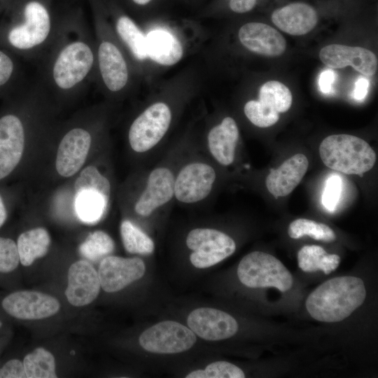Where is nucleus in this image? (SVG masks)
I'll return each instance as SVG.
<instances>
[{
    "label": "nucleus",
    "mask_w": 378,
    "mask_h": 378,
    "mask_svg": "<svg viewBox=\"0 0 378 378\" xmlns=\"http://www.w3.org/2000/svg\"><path fill=\"white\" fill-rule=\"evenodd\" d=\"M205 76L204 66L196 62L148 85L152 88L148 101L128 129V141L134 151L145 153L162 140L173 124L176 109L200 92Z\"/></svg>",
    "instance_id": "1"
},
{
    "label": "nucleus",
    "mask_w": 378,
    "mask_h": 378,
    "mask_svg": "<svg viewBox=\"0 0 378 378\" xmlns=\"http://www.w3.org/2000/svg\"><path fill=\"white\" fill-rule=\"evenodd\" d=\"M36 79L48 97L69 98L94 82L96 49L93 33L71 22L57 42L38 64Z\"/></svg>",
    "instance_id": "2"
},
{
    "label": "nucleus",
    "mask_w": 378,
    "mask_h": 378,
    "mask_svg": "<svg viewBox=\"0 0 378 378\" xmlns=\"http://www.w3.org/2000/svg\"><path fill=\"white\" fill-rule=\"evenodd\" d=\"M22 17L0 25V47L20 59L41 62L49 53L71 21L56 22L41 1L25 4Z\"/></svg>",
    "instance_id": "3"
},
{
    "label": "nucleus",
    "mask_w": 378,
    "mask_h": 378,
    "mask_svg": "<svg viewBox=\"0 0 378 378\" xmlns=\"http://www.w3.org/2000/svg\"><path fill=\"white\" fill-rule=\"evenodd\" d=\"M94 27L96 49L94 82L109 99H120L138 88L143 80L111 24L104 17L97 16Z\"/></svg>",
    "instance_id": "4"
},
{
    "label": "nucleus",
    "mask_w": 378,
    "mask_h": 378,
    "mask_svg": "<svg viewBox=\"0 0 378 378\" xmlns=\"http://www.w3.org/2000/svg\"><path fill=\"white\" fill-rule=\"evenodd\" d=\"M144 32L145 50L150 84L163 71L180 63L190 55L202 49L207 40L206 31L186 30L164 23L140 24Z\"/></svg>",
    "instance_id": "5"
},
{
    "label": "nucleus",
    "mask_w": 378,
    "mask_h": 378,
    "mask_svg": "<svg viewBox=\"0 0 378 378\" xmlns=\"http://www.w3.org/2000/svg\"><path fill=\"white\" fill-rule=\"evenodd\" d=\"M365 297L366 290L361 279L338 276L325 281L312 291L307 298L306 308L316 321L338 322L358 308Z\"/></svg>",
    "instance_id": "6"
},
{
    "label": "nucleus",
    "mask_w": 378,
    "mask_h": 378,
    "mask_svg": "<svg viewBox=\"0 0 378 378\" xmlns=\"http://www.w3.org/2000/svg\"><path fill=\"white\" fill-rule=\"evenodd\" d=\"M323 164L346 174L362 176L376 162V154L363 139L350 134H332L326 137L319 146Z\"/></svg>",
    "instance_id": "7"
},
{
    "label": "nucleus",
    "mask_w": 378,
    "mask_h": 378,
    "mask_svg": "<svg viewBox=\"0 0 378 378\" xmlns=\"http://www.w3.org/2000/svg\"><path fill=\"white\" fill-rule=\"evenodd\" d=\"M240 282L248 288L274 287L281 292L293 286V276L284 264L274 256L262 251L246 255L237 268Z\"/></svg>",
    "instance_id": "8"
},
{
    "label": "nucleus",
    "mask_w": 378,
    "mask_h": 378,
    "mask_svg": "<svg viewBox=\"0 0 378 378\" xmlns=\"http://www.w3.org/2000/svg\"><path fill=\"white\" fill-rule=\"evenodd\" d=\"M186 245L192 251L190 260L197 268L211 267L230 256L236 249L230 236L211 228L192 230L186 237Z\"/></svg>",
    "instance_id": "9"
},
{
    "label": "nucleus",
    "mask_w": 378,
    "mask_h": 378,
    "mask_svg": "<svg viewBox=\"0 0 378 378\" xmlns=\"http://www.w3.org/2000/svg\"><path fill=\"white\" fill-rule=\"evenodd\" d=\"M139 342L149 352L176 354L190 349L196 342V336L190 328L180 323L164 321L144 330Z\"/></svg>",
    "instance_id": "10"
},
{
    "label": "nucleus",
    "mask_w": 378,
    "mask_h": 378,
    "mask_svg": "<svg viewBox=\"0 0 378 378\" xmlns=\"http://www.w3.org/2000/svg\"><path fill=\"white\" fill-rule=\"evenodd\" d=\"M216 178L215 169L203 162H192L183 167L174 178V197L183 204H195L211 192Z\"/></svg>",
    "instance_id": "11"
},
{
    "label": "nucleus",
    "mask_w": 378,
    "mask_h": 378,
    "mask_svg": "<svg viewBox=\"0 0 378 378\" xmlns=\"http://www.w3.org/2000/svg\"><path fill=\"white\" fill-rule=\"evenodd\" d=\"M26 125L20 113L8 111L0 117V180L20 162L24 148Z\"/></svg>",
    "instance_id": "12"
},
{
    "label": "nucleus",
    "mask_w": 378,
    "mask_h": 378,
    "mask_svg": "<svg viewBox=\"0 0 378 378\" xmlns=\"http://www.w3.org/2000/svg\"><path fill=\"white\" fill-rule=\"evenodd\" d=\"M92 141V133L82 125H75L64 133L58 146L55 162L60 176L70 177L79 171L87 158Z\"/></svg>",
    "instance_id": "13"
},
{
    "label": "nucleus",
    "mask_w": 378,
    "mask_h": 378,
    "mask_svg": "<svg viewBox=\"0 0 378 378\" xmlns=\"http://www.w3.org/2000/svg\"><path fill=\"white\" fill-rule=\"evenodd\" d=\"M4 311L20 319L36 320L50 317L59 309V302L54 297L37 291L22 290L12 293L2 301Z\"/></svg>",
    "instance_id": "14"
},
{
    "label": "nucleus",
    "mask_w": 378,
    "mask_h": 378,
    "mask_svg": "<svg viewBox=\"0 0 378 378\" xmlns=\"http://www.w3.org/2000/svg\"><path fill=\"white\" fill-rule=\"evenodd\" d=\"M145 271L146 266L141 258L107 256L100 262L98 275L102 289L113 293L141 279Z\"/></svg>",
    "instance_id": "15"
},
{
    "label": "nucleus",
    "mask_w": 378,
    "mask_h": 378,
    "mask_svg": "<svg viewBox=\"0 0 378 378\" xmlns=\"http://www.w3.org/2000/svg\"><path fill=\"white\" fill-rule=\"evenodd\" d=\"M189 328L201 338L209 341L232 337L238 330L237 321L221 310L201 307L192 311L187 320Z\"/></svg>",
    "instance_id": "16"
},
{
    "label": "nucleus",
    "mask_w": 378,
    "mask_h": 378,
    "mask_svg": "<svg viewBox=\"0 0 378 378\" xmlns=\"http://www.w3.org/2000/svg\"><path fill=\"white\" fill-rule=\"evenodd\" d=\"M319 58L330 69H342L351 66L367 76H373L378 66L375 54L362 47L330 44L321 49Z\"/></svg>",
    "instance_id": "17"
},
{
    "label": "nucleus",
    "mask_w": 378,
    "mask_h": 378,
    "mask_svg": "<svg viewBox=\"0 0 378 378\" xmlns=\"http://www.w3.org/2000/svg\"><path fill=\"white\" fill-rule=\"evenodd\" d=\"M237 38L244 48L260 55L277 57L286 48L284 37L272 27L262 22L242 24L237 31Z\"/></svg>",
    "instance_id": "18"
},
{
    "label": "nucleus",
    "mask_w": 378,
    "mask_h": 378,
    "mask_svg": "<svg viewBox=\"0 0 378 378\" xmlns=\"http://www.w3.org/2000/svg\"><path fill=\"white\" fill-rule=\"evenodd\" d=\"M174 178L167 167L153 169L148 176L144 190L135 203L136 213L141 216H148L168 203L174 197Z\"/></svg>",
    "instance_id": "19"
},
{
    "label": "nucleus",
    "mask_w": 378,
    "mask_h": 378,
    "mask_svg": "<svg viewBox=\"0 0 378 378\" xmlns=\"http://www.w3.org/2000/svg\"><path fill=\"white\" fill-rule=\"evenodd\" d=\"M98 272L85 260L73 263L68 272V286L65 290L69 302L76 307L91 303L100 290Z\"/></svg>",
    "instance_id": "20"
},
{
    "label": "nucleus",
    "mask_w": 378,
    "mask_h": 378,
    "mask_svg": "<svg viewBox=\"0 0 378 378\" xmlns=\"http://www.w3.org/2000/svg\"><path fill=\"white\" fill-rule=\"evenodd\" d=\"M309 166L307 158L295 154L285 160L277 169H271L265 185L275 197L289 195L300 183Z\"/></svg>",
    "instance_id": "21"
},
{
    "label": "nucleus",
    "mask_w": 378,
    "mask_h": 378,
    "mask_svg": "<svg viewBox=\"0 0 378 378\" xmlns=\"http://www.w3.org/2000/svg\"><path fill=\"white\" fill-rule=\"evenodd\" d=\"M239 137L237 124L230 116L223 118L209 130L206 133L207 146L211 155L219 164L228 166L234 162Z\"/></svg>",
    "instance_id": "22"
},
{
    "label": "nucleus",
    "mask_w": 378,
    "mask_h": 378,
    "mask_svg": "<svg viewBox=\"0 0 378 378\" xmlns=\"http://www.w3.org/2000/svg\"><path fill=\"white\" fill-rule=\"evenodd\" d=\"M271 19L280 30L293 36L311 31L318 22V14L310 5L295 2L274 10Z\"/></svg>",
    "instance_id": "23"
},
{
    "label": "nucleus",
    "mask_w": 378,
    "mask_h": 378,
    "mask_svg": "<svg viewBox=\"0 0 378 378\" xmlns=\"http://www.w3.org/2000/svg\"><path fill=\"white\" fill-rule=\"evenodd\" d=\"M50 243V235L44 228H34L22 233L17 241L21 264L29 266L36 258L44 256L48 251Z\"/></svg>",
    "instance_id": "24"
},
{
    "label": "nucleus",
    "mask_w": 378,
    "mask_h": 378,
    "mask_svg": "<svg viewBox=\"0 0 378 378\" xmlns=\"http://www.w3.org/2000/svg\"><path fill=\"white\" fill-rule=\"evenodd\" d=\"M109 199L95 190L83 189L76 192L75 210L83 223L92 224L104 216Z\"/></svg>",
    "instance_id": "25"
},
{
    "label": "nucleus",
    "mask_w": 378,
    "mask_h": 378,
    "mask_svg": "<svg viewBox=\"0 0 378 378\" xmlns=\"http://www.w3.org/2000/svg\"><path fill=\"white\" fill-rule=\"evenodd\" d=\"M298 262L299 267L305 272L321 270L328 274L339 266L340 257L327 253L320 246L306 245L298 253Z\"/></svg>",
    "instance_id": "26"
},
{
    "label": "nucleus",
    "mask_w": 378,
    "mask_h": 378,
    "mask_svg": "<svg viewBox=\"0 0 378 378\" xmlns=\"http://www.w3.org/2000/svg\"><path fill=\"white\" fill-rule=\"evenodd\" d=\"M20 58L0 47V95L13 94L26 83Z\"/></svg>",
    "instance_id": "27"
},
{
    "label": "nucleus",
    "mask_w": 378,
    "mask_h": 378,
    "mask_svg": "<svg viewBox=\"0 0 378 378\" xmlns=\"http://www.w3.org/2000/svg\"><path fill=\"white\" fill-rule=\"evenodd\" d=\"M257 101L264 107L281 113L289 110L293 96L284 84L277 80H270L260 88Z\"/></svg>",
    "instance_id": "28"
},
{
    "label": "nucleus",
    "mask_w": 378,
    "mask_h": 378,
    "mask_svg": "<svg viewBox=\"0 0 378 378\" xmlns=\"http://www.w3.org/2000/svg\"><path fill=\"white\" fill-rule=\"evenodd\" d=\"M23 365L28 378L57 377L55 358L51 353L42 347L27 354L24 358Z\"/></svg>",
    "instance_id": "29"
},
{
    "label": "nucleus",
    "mask_w": 378,
    "mask_h": 378,
    "mask_svg": "<svg viewBox=\"0 0 378 378\" xmlns=\"http://www.w3.org/2000/svg\"><path fill=\"white\" fill-rule=\"evenodd\" d=\"M120 234L124 247L130 253L147 255L154 251L152 239L128 220L121 223Z\"/></svg>",
    "instance_id": "30"
},
{
    "label": "nucleus",
    "mask_w": 378,
    "mask_h": 378,
    "mask_svg": "<svg viewBox=\"0 0 378 378\" xmlns=\"http://www.w3.org/2000/svg\"><path fill=\"white\" fill-rule=\"evenodd\" d=\"M288 234L293 239L307 235L316 240L331 242L335 240L334 231L327 225L306 218H298L288 226Z\"/></svg>",
    "instance_id": "31"
},
{
    "label": "nucleus",
    "mask_w": 378,
    "mask_h": 378,
    "mask_svg": "<svg viewBox=\"0 0 378 378\" xmlns=\"http://www.w3.org/2000/svg\"><path fill=\"white\" fill-rule=\"evenodd\" d=\"M114 249V242L106 232L97 230L88 235L85 241L80 246V252L91 260L111 253Z\"/></svg>",
    "instance_id": "32"
},
{
    "label": "nucleus",
    "mask_w": 378,
    "mask_h": 378,
    "mask_svg": "<svg viewBox=\"0 0 378 378\" xmlns=\"http://www.w3.org/2000/svg\"><path fill=\"white\" fill-rule=\"evenodd\" d=\"M74 186L76 192L83 189L95 190L110 199V183L94 166H88L82 170Z\"/></svg>",
    "instance_id": "33"
},
{
    "label": "nucleus",
    "mask_w": 378,
    "mask_h": 378,
    "mask_svg": "<svg viewBox=\"0 0 378 378\" xmlns=\"http://www.w3.org/2000/svg\"><path fill=\"white\" fill-rule=\"evenodd\" d=\"M186 378H244V372L237 365L226 361L209 364L204 370L191 372Z\"/></svg>",
    "instance_id": "34"
},
{
    "label": "nucleus",
    "mask_w": 378,
    "mask_h": 378,
    "mask_svg": "<svg viewBox=\"0 0 378 378\" xmlns=\"http://www.w3.org/2000/svg\"><path fill=\"white\" fill-rule=\"evenodd\" d=\"M244 113L246 118L255 126L268 127L277 122L279 113L262 106L257 100L247 101L244 106Z\"/></svg>",
    "instance_id": "35"
},
{
    "label": "nucleus",
    "mask_w": 378,
    "mask_h": 378,
    "mask_svg": "<svg viewBox=\"0 0 378 378\" xmlns=\"http://www.w3.org/2000/svg\"><path fill=\"white\" fill-rule=\"evenodd\" d=\"M343 182L338 174L330 175L326 181L321 202L324 208L333 212L336 210L342 197Z\"/></svg>",
    "instance_id": "36"
},
{
    "label": "nucleus",
    "mask_w": 378,
    "mask_h": 378,
    "mask_svg": "<svg viewBox=\"0 0 378 378\" xmlns=\"http://www.w3.org/2000/svg\"><path fill=\"white\" fill-rule=\"evenodd\" d=\"M19 262L17 244L11 239L0 237V272L13 271Z\"/></svg>",
    "instance_id": "37"
},
{
    "label": "nucleus",
    "mask_w": 378,
    "mask_h": 378,
    "mask_svg": "<svg viewBox=\"0 0 378 378\" xmlns=\"http://www.w3.org/2000/svg\"><path fill=\"white\" fill-rule=\"evenodd\" d=\"M0 375L3 378H24L27 377L23 363L18 359L8 360L0 369Z\"/></svg>",
    "instance_id": "38"
},
{
    "label": "nucleus",
    "mask_w": 378,
    "mask_h": 378,
    "mask_svg": "<svg viewBox=\"0 0 378 378\" xmlns=\"http://www.w3.org/2000/svg\"><path fill=\"white\" fill-rule=\"evenodd\" d=\"M335 71L329 69L323 71L318 78V87L323 94H329L332 90V86L336 79Z\"/></svg>",
    "instance_id": "39"
},
{
    "label": "nucleus",
    "mask_w": 378,
    "mask_h": 378,
    "mask_svg": "<svg viewBox=\"0 0 378 378\" xmlns=\"http://www.w3.org/2000/svg\"><path fill=\"white\" fill-rule=\"evenodd\" d=\"M230 9L235 13H246L254 8L257 0H227Z\"/></svg>",
    "instance_id": "40"
},
{
    "label": "nucleus",
    "mask_w": 378,
    "mask_h": 378,
    "mask_svg": "<svg viewBox=\"0 0 378 378\" xmlns=\"http://www.w3.org/2000/svg\"><path fill=\"white\" fill-rule=\"evenodd\" d=\"M369 85V80L366 78H359L355 83L353 91L354 99L357 101L363 100L368 94Z\"/></svg>",
    "instance_id": "41"
},
{
    "label": "nucleus",
    "mask_w": 378,
    "mask_h": 378,
    "mask_svg": "<svg viewBox=\"0 0 378 378\" xmlns=\"http://www.w3.org/2000/svg\"><path fill=\"white\" fill-rule=\"evenodd\" d=\"M7 218V212L3 200L0 196V227L3 225Z\"/></svg>",
    "instance_id": "42"
},
{
    "label": "nucleus",
    "mask_w": 378,
    "mask_h": 378,
    "mask_svg": "<svg viewBox=\"0 0 378 378\" xmlns=\"http://www.w3.org/2000/svg\"><path fill=\"white\" fill-rule=\"evenodd\" d=\"M134 4L139 7H145L149 5L153 0H130Z\"/></svg>",
    "instance_id": "43"
},
{
    "label": "nucleus",
    "mask_w": 378,
    "mask_h": 378,
    "mask_svg": "<svg viewBox=\"0 0 378 378\" xmlns=\"http://www.w3.org/2000/svg\"><path fill=\"white\" fill-rule=\"evenodd\" d=\"M0 325H1V323H0Z\"/></svg>",
    "instance_id": "44"
},
{
    "label": "nucleus",
    "mask_w": 378,
    "mask_h": 378,
    "mask_svg": "<svg viewBox=\"0 0 378 378\" xmlns=\"http://www.w3.org/2000/svg\"><path fill=\"white\" fill-rule=\"evenodd\" d=\"M0 377H1V375H0Z\"/></svg>",
    "instance_id": "45"
}]
</instances>
